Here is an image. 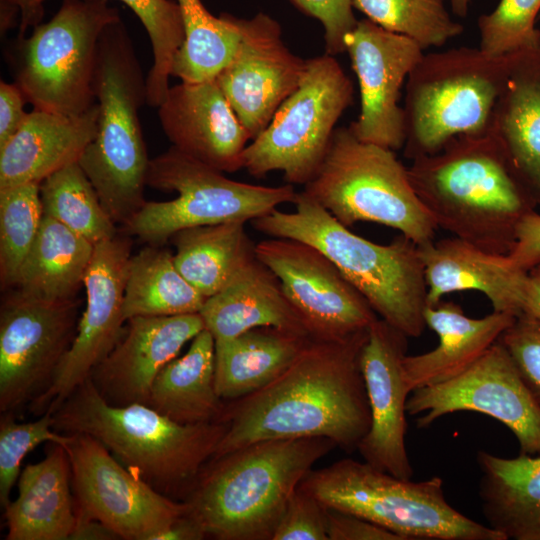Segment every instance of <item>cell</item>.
<instances>
[{
  "label": "cell",
  "instance_id": "obj_1",
  "mask_svg": "<svg viewBox=\"0 0 540 540\" xmlns=\"http://www.w3.org/2000/svg\"><path fill=\"white\" fill-rule=\"evenodd\" d=\"M368 331L313 338L274 381L225 401L219 421L227 430L213 457L258 441L301 437H324L347 453L357 450L371 425L360 367Z\"/></svg>",
  "mask_w": 540,
  "mask_h": 540
},
{
  "label": "cell",
  "instance_id": "obj_2",
  "mask_svg": "<svg viewBox=\"0 0 540 540\" xmlns=\"http://www.w3.org/2000/svg\"><path fill=\"white\" fill-rule=\"evenodd\" d=\"M407 170L437 228L491 253L510 252L519 222L537 205L489 130L457 136Z\"/></svg>",
  "mask_w": 540,
  "mask_h": 540
},
{
  "label": "cell",
  "instance_id": "obj_3",
  "mask_svg": "<svg viewBox=\"0 0 540 540\" xmlns=\"http://www.w3.org/2000/svg\"><path fill=\"white\" fill-rule=\"evenodd\" d=\"M337 445L324 437L270 439L211 458L184 502L207 537L272 540L313 465Z\"/></svg>",
  "mask_w": 540,
  "mask_h": 540
},
{
  "label": "cell",
  "instance_id": "obj_4",
  "mask_svg": "<svg viewBox=\"0 0 540 540\" xmlns=\"http://www.w3.org/2000/svg\"><path fill=\"white\" fill-rule=\"evenodd\" d=\"M52 417L54 430L92 436L130 472L178 501L185 500L227 430L220 421L181 424L146 404L110 405L89 378Z\"/></svg>",
  "mask_w": 540,
  "mask_h": 540
},
{
  "label": "cell",
  "instance_id": "obj_5",
  "mask_svg": "<svg viewBox=\"0 0 540 540\" xmlns=\"http://www.w3.org/2000/svg\"><path fill=\"white\" fill-rule=\"evenodd\" d=\"M295 211L276 209L251 222L269 237L304 241L322 251L377 315L408 337L426 326L427 285L418 245L400 234L383 245L354 234L303 191Z\"/></svg>",
  "mask_w": 540,
  "mask_h": 540
},
{
  "label": "cell",
  "instance_id": "obj_6",
  "mask_svg": "<svg viewBox=\"0 0 540 540\" xmlns=\"http://www.w3.org/2000/svg\"><path fill=\"white\" fill-rule=\"evenodd\" d=\"M97 131L78 163L116 225L126 227L146 203L150 158L139 120L146 80L121 22L100 37L94 72Z\"/></svg>",
  "mask_w": 540,
  "mask_h": 540
},
{
  "label": "cell",
  "instance_id": "obj_7",
  "mask_svg": "<svg viewBox=\"0 0 540 540\" xmlns=\"http://www.w3.org/2000/svg\"><path fill=\"white\" fill-rule=\"evenodd\" d=\"M515 54L492 58L472 47L424 53L405 85L404 156L431 155L457 136L487 131Z\"/></svg>",
  "mask_w": 540,
  "mask_h": 540
},
{
  "label": "cell",
  "instance_id": "obj_8",
  "mask_svg": "<svg viewBox=\"0 0 540 540\" xmlns=\"http://www.w3.org/2000/svg\"><path fill=\"white\" fill-rule=\"evenodd\" d=\"M299 486L325 507L360 516L404 540H506L453 508L439 476L415 482L345 458L311 469Z\"/></svg>",
  "mask_w": 540,
  "mask_h": 540
},
{
  "label": "cell",
  "instance_id": "obj_9",
  "mask_svg": "<svg viewBox=\"0 0 540 540\" xmlns=\"http://www.w3.org/2000/svg\"><path fill=\"white\" fill-rule=\"evenodd\" d=\"M303 192L342 225L372 222L394 228L417 245L438 229L415 193L395 151L334 130L326 154Z\"/></svg>",
  "mask_w": 540,
  "mask_h": 540
},
{
  "label": "cell",
  "instance_id": "obj_10",
  "mask_svg": "<svg viewBox=\"0 0 540 540\" xmlns=\"http://www.w3.org/2000/svg\"><path fill=\"white\" fill-rule=\"evenodd\" d=\"M170 147L150 159L146 185L178 195L169 201H146L124 232L149 245L160 246L190 227L230 221H252L284 203H294L291 184L255 185L224 174Z\"/></svg>",
  "mask_w": 540,
  "mask_h": 540
},
{
  "label": "cell",
  "instance_id": "obj_11",
  "mask_svg": "<svg viewBox=\"0 0 540 540\" xmlns=\"http://www.w3.org/2000/svg\"><path fill=\"white\" fill-rule=\"evenodd\" d=\"M107 0H63L48 22L19 38L16 85L34 109L78 116L95 103L94 72L101 35L119 22Z\"/></svg>",
  "mask_w": 540,
  "mask_h": 540
},
{
  "label": "cell",
  "instance_id": "obj_12",
  "mask_svg": "<svg viewBox=\"0 0 540 540\" xmlns=\"http://www.w3.org/2000/svg\"><path fill=\"white\" fill-rule=\"evenodd\" d=\"M353 94L351 80L332 55L306 60L298 87L245 148L243 168L257 178L281 171L287 184L308 183Z\"/></svg>",
  "mask_w": 540,
  "mask_h": 540
},
{
  "label": "cell",
  "instance_id": "obj_13",
  "mask_svg": "<svg viewBox=\"0 0 540 540\" xmlns=\"http://www.w3.org/2000/svg\"><path fill=\"white\" fill-rule=\"evenodd\" d=\"M63 445L71 467L76 513L99 520L120 539L151 540L188 511L125 468L98 440L69 434Z\"/></svg>",
  "mask_w": 540,
  "mask_h": 540
},
{
  "label": "cell",
  "instance_id": "obj_14",
  "mask_svg": "<svg viewBox=\"0 0 540 540\" xmlns=\"http://www.w3.org/2000/svg\"><path fill=\"white\" fill-rule=\"evenodd\" d=\"M76 298L48 301L16 291L0 313V411L30 404L50 385L78 326Z\"/></svg>",
  "mask_w": 540,
  "mask_h": 540
},
{
  "label": "cell",
  "instance_id": "obj_15",
  "mask_svg": "<svg viewBox=\"0 0 540 540\" xmlns=\"http://www.w3.org/2000/svg\"><path fill=\"white\" fill-rule=\"evenodd\" d=\"M406 411L419 428L453 412H479L513 432L520 454H540V407L499 341L457 376L412 391Z\"/></svg>",
  "mask_w": 540,
  "mask_h": 540
},
{
  "label": "cell",
  "instance_id": "obj_16",
  "mask_svg": "<svg viewBox=\"0 0 540 540\" xmlns=\"http://www.w3.org/2000/svg\"><path fill=\"white\" fill-rule=\"evenodd\" d=\"M128 236L118 232L95 245L84 278L86 304L76 335L48 388L29 404L34 415L53 413L122 338L126 322L123 295L132 255Z\"/></svg>",
  "mask_w": 540,
  "mask_h": 540
},
{
  "label": "cell",
  "instance_id": "obj_17",
  "mask_svg": "<svg viewBox=\"0 0 540 540\" xmlns=\"http://www.w3.org/2000/svg\"><path fill=\"white\" fill-rule=\"evenodd\" d=\"M255 254L279 279L313 338H344L378 319L366 298L313 245L270 237L255 244Z\"/></svg>",
  "mask_w": 540,
  "mask_h": 540
},
{
  "label": "cell",
  "instance_id": "obj_18",
  "mask_svg": "<svg viewBox=\"0 0 540 540\" xmlns=\"http://www.w3.org/2000/svg\"><path fill=\"white\" fill-rule=\"evenodd\" d=\"M344 44L361 99L360 114L348 127L361 141L393 151L403 148L405 119L398 102L402 86L424 50L413 39L367 18L358 20Z\"/></svg>",
  "mask_w": 540,
  "mask_h": 540
},
{
  "label": "cell",
  "instance_id": "obj_19",
  "mask_svg": "<svg viewBox=\"0 0 540 540\" xmlns=\"http://www.w3.org/2000/svg\"><path fill=\"white\" fill-rule=\"evenodd\" d=\"M239 26L237 50L215 79L253 140L298 87L306 60L288 49L279 23L266 13L239 18Z\"/></svg>",
  "mask_w": 540,
  "mask_h": 540
},
{
  "label": "cell",
  "instance_id": "obj_20",
  "mask_svg": "<svg viewBox=\"0 0 540 540\" xmlns=\"http://www.w3.org/2000/svg\"><path fill=\"white\" fill-rule=\"evenodd\" d=\"M408 338L378 318L369 327L360 355L371 425L357 450L365 462L402 479L413 476L405 444L406 403L410 392L402 368Z\"/></svg>",
  "mask_w": 540,
  "mask_h": 540
},
{
  "label": "cell",
  "instance_id": "obj_21",
  "mask_svg": "<svg viewBox=\"0 0 540 540\" xmlns=\"http://www.w3.org/2000/svg\"><path fill=\"white\" fill-rule=\"evenodd\" d=\"M203 329L200 313L130 318L120 341L89 379L110 405H148L159 372Z\"/></svg>",
  "mask_w": 540,
  "mask_h": 540
},
{
  "label": "cell",
  "instance_id": "obj_22",
  "mask_svg": "<svg viewBox=\"0 0 540 540\" xmlns=\"http://www.w3.org/2000/svg\"><path fill=\"white\" fill-rule=\"evenodd\" d=\"M161 127L180 152L221 172L243 168L252 140L216 79L170 87L157 107Z\"/></svg>",
  "mask_w": 540,
  "mask_h": 540
},
{
  "label": "cell",
  "instance_id": "obj_23",
  "mask_svg": "<svg viewBox=\"0 0 540 540\" xmlns=\"http://www.w3.org/2000/svg\"><path fill=\"white\" fill-rule=\"evenodd\" d=\"M427 285V306L457 291L475 290L491 302L493 311L521 313L528 273L507 255L491 253L452 236L418 245Z\"/></svg>",
  "mask_w": 540,
  "mask_h": 540
},
{
  "label": "cell",
  "instance_id": "obj_24",
  "mask_svg": "<svg viewBox=\"0 0 540 540\" xmlns=\"http://www.w3.org/2000/svg\"><path fill=\"white\" fill-rule=\"evenodd\" d=\"M97 102L85 113L66 116L33 109L17 133L0 148V189L41 183L78 162L97 131Z\"/></svg>",
  "mask_w": 540,
  "mask_h": 540
},
{
  "label": "cell",
  "instance_id": "obj_25",
  "mask_svg": "<svg viewBox=\"0 0 540 540\" xmlns=\"http://www.w3.org/2000/svg\"><path fill=\"white\" fill-rule=\"evenodd\" d=\"M424 318L439 342L429 352L403 358V376L410 393L447 381L466 370L498 341L516 316L493 311L482 318H471L460 305L442 299L426 306Z\"/></svg>",
  "mask_w": 540,
  "mask_h": 540
},
{
  "label": "cell",
  "instance_id": "obj_26",
  "mask_svg": "<svg viewBox=\"0 0 540 540\" xmlns=\"http://www.w3.org/2000/svg\"><path fill=\"white\" fill-rule=\"evenodd\" d=\"M200 315L205 329L215 341L263 326L311 336L279 279L256 254L239 268L221 291L206 299Z\"/></svg>",
  "mask_w": 540,
  "mask_h": 540
},
{
  "label": "cell",
  "instance_id": "obj_27",
  "mask_svg": "<svg viewBox=\"0 0 540 540\" xmlns=\"http://www.w3.org/2000/svg\"><path fill=\"white\" fill-rule=\"evenodd\" d=\"M488 130L540 204V44L516 52Z\"/></svg>",
  "mask_w": 540,
  "mask_h": 540
},
{
  "label": "cell",
  "instance_id": "obj_28",
  "mask_svg": "<svg viewBox=\"0 0 540 540\" xmlns=\"http://www.w3.org/2000/svg\"><path fill=\"white\" fill-rule=\"evenodd\" d=\"M17 486L4 508L6 540H69L76 511L64 446L51 442L43 460L21 471Z\"/></svg>",
  "mask_w": 540,
  "mask_h": 540
},
{
  "label": "cell",
  "instance_id": "obj_29",
  "mask_svg": "<svg viewBox=\"0 0 540 540\" xmlns=\"http://www.w3.org/2000/svg\"><path fill=\"white\" fill-rule=\"evenodd\" d=\"M478 496L489 527L506 540H540V454L477 452Z\"/></svg>",
  "mask_w": 540,
  "mask_h": 540
},
{
  "label": "cell",
  "instance_id": "obj_30",
  "mask_svg": "<svg viewBox=\"0 0 540 540\" xmlns=\"http://www.w3.org/2000/svg\"><path fill=\"white\" fill-rule=\"evenodd\" d=\"M313 337L263 326L215 341V386L224 401L247 396L274 381Z\"/></svg>",
  "mask_w": 540,
  "mask_h": 540
},
{
  "label": "cell",
  "instance_id": "obj_31",
  "mask_svg": "<svg viewBox=\"0 0 540 540\" xmlns=\"http://www.w3.org/2000/svg\"><path fill=\"white\" fill-rule=\"evenodd\" d=\"M148 406L181 424L219 421L225 401L215 386V340L203 329L188 351L170 361L154 380Z\"/></svg>",
  "mask_w": 540,
  "mask_h": 540
},
{
  "label": "cell",
  "instance_id": "obj_32",
  "mask_svg": "<svg viewBox=\"0 0 540 540\" xmlns=\"http://www.w3.org/2000/svg\"><path fill=\"white\" fill-rule=\"evenodd\" d=\"M94 250L95 245L90 241L44 215L13 289L41 300L74 299L84 285Z\"/></svg>",
  "mask_w": 540,
  "mask_h": 540
},
{
  "label": "cell",
  "instance_id": "obj_33",
  "mask_svg": "<svg viewBox=\"0 0 540 540\" xmlns=\"http://www.w3.org/2000/svg\"><path fill=\"white\" fill-rule=\"evenodd\" d=\"M243 221L195 226L176 232L174 263L206 299L221 291L255 254Z\"/></svg>",
  "mask_w": 540,
  "mask_h": 540
},
{
  "label": "cell",
  "instance_id": "obj_34",
  "mask_svg": "<svg viewBox=\"0 0 540 540\" xmlns=\"http://www.w3.org/2000/svg\"><path fill=\"white\" fill-rule=\"evenodd\" d=\"M205 301L179 272L168 250L149 245L131 255L123 295L126 322L137 316L200 313Z\"/></svg>",
  "mask_w": 540,
  "mask_h": 540
},
{
  "label": "cell",
  "instance_id": "obj_35",
  "mask_svg": "<svg viewBox=\"0 0 540 540\" xmlns=\"http://www.w3.org/2000/svg\"><path fill=\"white\" fill-rule=\"evenodd\" d=\"M184 42L172 68V76L183 82L215 79L233 58L241 38L239 18L213 16L201 0H177Z\"/></svg>",
  "mask_w": 540,
  "mask_h": 540
},
{
  "label": "cell",
  "instance_id": "obj_36",
  "mask_svg": "<svg viewBox=\"0 0 540 540\" xmlns=\"http://www.w3.org/2000/svg\"><path fill=\"white\" fill-rule=\"evenodd\" d=\"M43 213L97 245L118 234L97 192L78 162L67 165L40 183Z\"/></svg>",
  "mask_w": 540,
  "mask_h": 540
},
{
  "label": "cell",
  "instance_id": "obj_37",
  "mask_svg": "<svg viewBox=\"0 0 540 540\" xmlns=\"http://www.w3.org/2000/svg\"><path fill=\"white\" fill-rule=\"evenodd\" d=\"M446 1L352 0V4L367 19L413 39L425 50L440 47L464 31L450 16Z\"/></svg>",
  "mask_w": 540,
  "mask_h": 540
},
{
  "label": "cell",
  "instance_id": "obj_38",
  "mask_svg": "<svg viewBox=\"0 0 540 540\" xmlns=\"http://www.w3.org/2000/svg\"><path fill=\"white\" fill-rule=\"evenodd\" d=\"M43 217L40 183L0 189L2 288L15 286L19 270L37 238Z\"/></svg>",
  "mask_w": 540,
  "mask_h": 540
},
{
  "label": "cell",
  "instance_id": "obj_39",
  "mask_svg": "<svg viewBox=\"0 0 540 540\" xmlns=\"http://www.w3.org/2000/svg\"><path fill=\"white\" fill-rule=\"evenodd\" d=\"M142 22L152 45L153 65L146 78V102L158 107L169 91L175 57L184 42L180 6L171 0H120Z\"/></svg>",
  "mask_w": 540,
  "mask_h": 540
},
{
  "label": "cell",
  "instance_id": "obj_40",
  "mask_svg": "<svg viewBox=\"0 0 540 540\" xmlns=\"http://www.w3.org/2000/svg\"><path fill=\"white\" fill-rule=\"evenodd\" d=\"M538 14L540 0H500L491 13L478 18V48L497 58L540 44Z\"/></svg>",
  "mask_w": 540,
  "mask_h": 540
},
{
  "label": "cell",
  "instance_id": "obj_41",
  "mask_svg": "<svg viewBox=\"0 0 540 540\" xmlns=\"http://www.w3.org/2000/svg\"><path fill=\"white\" fill-rule=\"evenodd\" d=\"M69 434L54 430L52 413L45 412L37 420L18 423L13 414L3 413L0 420V504L4 509L20 476L25 456L44 442L65 445Z\"/></svg>",
  "mask_w": 540,
  "mask_h": 540
},
{
  "label": "cell",
  "instance_id": "obj_42",
  "mask_svg": "<svg viewBox=\"0 0 540 540\" xmlns=\"http://www.w3.org/2000/svg\"><path fill=\"white\" fill-rule=\"evenodd\" d=\"M498 341L540 407V319L525 313L517 315Z\"/></svg>",
  "mask_w": 540,
  "mask_h": 540
},
{
  "label": "cell",
  "instance_id": "obj_43",
  "mask_svg": "<svg viewBox=\"0 0 540 540\" xmlns=\"http://www.w3.org/2000/svg\"><path fill=\"white\" fill-rule=\"evenodd\" d=\"M327 508L298 486L275 528L272 540H328Z\"/></svg>",
  "mask_w": 540,
  "mask_h": 540
},
{
  "label": "cell",
  "instance_id": "obj_44",
  "mask_svg": "<svg viewBox=\"0 0 540 540\" xmlns=\"http://www.w3.org/2000/svg\"><path fill=\"white\" fill-rule=\"evenodd\" d=\"M308 16L317 19L324 29L326 54L345 52L344 38L357 24L352 0H289Z\"/></svg>",
  "mask_w": 540,
  "mask_h": 540
},
{
  "label": "cell",
  "instance_id": "obj_45",
  "mask_svg": "<svg viewBox=\"0 0 540 540\" xmlns=\"http://www.w3.org/2000/svg\"><path fill=\"white\" fill-rule=\"evenodd\" d=\"M326 529L328 540H404L360 516L331 508L326 511Z\"/></svg>",
  "mask_w": 540,
  "mask_h": 540
},
{
  "label": "cell",
  "instance_id": "obj_46",
  "mask_svg": "<svg viewBox=\"0 0 540 540\" xmlns=\"http://www.w3.org/2000/svg\"><path fill=\"white\" fill-rule=\"evenodd\" d=\"M507 256L513 265L524 272L540 265V215L527 213L516 229L514 245Z\"/></svg>",
  "mask_w": 540,
  "mask_h": 540
},
{
  "label": "cell",
  "instance_id": "obj_47",
  "mask_svg": "<svg viewBox=\"0 0 540 540\" xmlns=\"http://www.w3.org/2000/svg\"><path fill=\"white\" fill-rule=\"evenodd\" d=\"M26 101L16 83H0V148L21 128L29 113L24 111Z\"/></svg>",
  "mask_w": 540,
  "mask_h": 540
},
{
  "label": "cell",
  "instance_id": "obj_48",
  "mask_svg": "<svg viewBox=\"0 0 540 540\" xmlns=\"http://www.w3.org/2000/svg\"><path fill=\"white\" fill-rule=\"evenodd\" d=\"M207 538L199 522L187 511L151 540H201Z\"/></svg>",
  "mask_w": 540,
  "mask_h": 540
},
{
  "label": "cell",
  "instance_id": "obj_49",
  "mask_svg": "<svg viewBox=\"0 0 540 540\" xmlns=\"http://www.w3.org/2000/svg\"><path fill=\"white\" fill-rule=\"evenodd\" d=\"M118 534L99 520L76 513V523L69 540H116Z\"/></svg>",
  "mask_w": 540,
  "mask_h": 540
},
{
  "label": "cell",
  "instance_id": "obj_50",
  "mask_svg": "<svg viewBox=\"0 0 540 540\" xmlns=\"http://www.w3.org/2000/svg\"><path fill=\"white\" fill-rule=\"evenodd\" d=\"M521 313L540 319V265L528 272Z\"/></svg>",
  "mask_w": 540,
  "mask_h": 540
},
{
  "label": "cell",
  "instance_id": "obj_51",
  "mask_svg": "<svg viewBox=\"0 0 540 540\" xmlns=\"http://www.w3.org/2000/svg\"><path fill=\"white\" fill-rule=\"evenodd\" d=\"M44 1L45 0H15L21 14L19 38L24 37L27 27L37 26L43 14L42 3Z\"/></svg>",
  "mask_w": 540,
  "mask_h": 540
},
{
  "label": "cell",
  "instance_id": "obj_52",
  "mask_svg": "<svg viewBox=\"0 0 540 540\" xmlns=\"http://www.w3.org/2000/svg\"><path fill=\"white\" fill-rule=\"evenodd\" d=\"M19 6L15 0H1V29H8L12 20L15 19V15Z\"/></svg>",
  "mask_w": 540,
  "mask_h": 540
},
{
  "label": "cell",
  "instance_id": "obj_53",
  "mask_svg": "<svg viewBox=\"0 0 540 540\" xmlns=\"http://www.w3.org/2000/svg\"><path fill=\"white\" fill-rule=\"evenodd\" d=\"M452 12L458 17H466L470 0H449Z\"/></svg>",
  "mask_w": 540,
  "mask_h": 540
}]
</instances>
